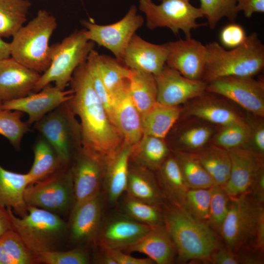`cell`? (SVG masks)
Returning <instances> with one entry per match:
<instances>
[{"label":"cell","mask_w":264,"mask_h":264,"mask_svg":"<svg viewBox=\"0 0 264 264\" xmlns=\"http://www.w3.org/2000/svg\"><path fill=\"white\" fill-rule=\"evenodd\" d=\"M263 216L264 203L250 194L230 199L219 233L223 243L234 252L245 247L256 248L257 227Z\"/></svg>","instance_id":"7"},{"label":"cell","mask_w":264,"mask_h":264,"mask_svg":"<svg viewBox=\"0 0 264 264\" xmlns=\"http://www.w3.org/2000/svg\"><path fill=\"white\" fill-rule=\"evenodd\" d=\"M76 155L70 167L73 183V207L101 192L105 171L103 163L85 154L82 149Z\"/></svg>","instance_id":"20"},{"label":"cell","mask_w":264,"mask_h":264,"mask_svg":"<svg viewBox=\"0 0 264 264\" xmlns=\"http://www.w3.org/2000/svg\"><path fill=\"white\" fill-rule=\"evenodd\" d=\"M166 65L184 77L201 80L207 59V48L200 41L190 38L166 43Z\"/></svg>","instance_id":"15"},{"label":"cell","mask_w":264,"mask_h":264,"mask_svg":"<svg viewBox=\"0 0 264 264\" xmlns=\"http://www.w3.org/2000/svg\"><path fill=\"white\" fill-rule=\"evenodd\" d=\"M104 249V248H103ZM116 264H154L155 263L150 258H137L119 249H106Z\"/></svg>","instance_id":"50"},{"label":"cell","mask_w":264,"mask_h":264,"mask_svg":"<svg viewBox=\"0 0 264 264\" xmlns=\"http://www.w3.org/2000/svg\"><path fill=\"white\" fill-rule=\"evenodd\" d=\"M72 95L71 89H61L49 84L39 91L1 103L4 109L26 113L27 122L31 126L61 104L70 100Z\"/></svg>","instance_id":"16"},{"label":"cell","mask_w":264,"mask_h":264,"mask_svg":"<svg viewBox=\"0 0 264 264\" xmlns=\"http://www.w3.org/2000/svg\"><path fill=\"white\" fill-rule=\"evenodd\" d=\"M95 43L86 37L84 30H76L61 42L50 46L51 64L43 73L33 92L41 90L51 82L65 89L76 68L86 61Z\"/></svg>","instance_id":"6"},{"label":"cell","mask_w":264,"mask_h":264,"mask_svg":"<svg viewBox=\"0 0 264 264\" xmlns=\"http://www.w3.org/2000/svg\"><path fill=\"white\" fill-rule=\"evenodd\" d=\"M212 187L189 189L182 207L194 218L207 224Z\"/></svg>","instance_id":"43"},{"label":"cell","mask_w":264,"mask_h":264,"mask_svg":"<svg viewBox=\"0 0 264 264\" xmlns=\"http://www.w3.org/2000/svg\"><path fill=\"white\" fill-rule=\"evenodd\" d=\"M206 91L229 100L248 113L264 117V82L254 77L227 76L207 83Z\"/></svg>","instance_id":"12"},{"label":"cell","mask_w":264,"mask_h":264,"mask_svg":"<svg viewBox=\"0 0 264 264\" xmlns=\"http://www.w3.org/2000/svg\"><path fill=\"white\" fill-rule=\"evenodd\" d=\"M41 74L10 57L0 61V102L33 92Z\"/></svg>","instance_id":"19"},{"label":"cell","mask_w":264,"mask_h":264,"mask_svg":"<svg viewBox=\"0 0 264 264\" xmlns=\"http://www.w3.org/2000/svg\"><path fill=\"white\" fill-rule=\"evenodd\" d=\"M57 26L53 15L46 10H39L12 36L11 57L30 69L44 73L51 64L49 42Z\"/></svg>","instance_id":"4"},{"label":"cell","mask_w":264,"mask_h":264,"mask_svg":"<svg viewBox=\"0 0 264 264\" xmlns=\"http://www.w3.org/2000/svg\"><path fill=\"white\" fill-rule=\"evenodd\" d=\"M237 12L249 18L255 13L264 12V0H236Z\"/></svg>","instance_id":"51"},{"label":"cell","mask_w":264,"mask_h":264,"mask_svg":"<svg viewBox=\"0 0 264 264\" xmlns=\"http://www.w3.org/2000/svg\"><path fill=\"white\" fill-rule=\"evenodd\" d=\"M220 127L213 135L211 144L228 151L240 148L248 149L250 142L251 130L245 121Z\"/></svg>","instance_id":"39"},{"label":"cell","mask_w":264,"mask_h":264,"mask_svg":"<svg viewBox=\"0 0 264 264\" xmlns=\"http://www.w3.org/2000/svg\"><path fill=\"white\" fill-rule=\"evenodd\" d=\"M104 201L101 192L72 207L69 225L72 242L95 243L103 219Z\"/></svg>","instance_id":"17"},{"label":"cell","mask_w":264,"mask_h":264,"mask_svg":"<svg viewBox=\"0 0 264 264\" xmlns=\"http://www.w3.org/2000/svg\"><path fill=\"white\" fill-rule=\"evenodd\" d=\"M154 76L157 86V101L163 104L178 106L206 91L207 83L205 81L186 78L166 65Z\"/></svg>","instance_id":"14"},{"label":"cell","mask_w":264,"mask_h":264,"mask_svg":"<svg viewBox=\"0 0 264 264\" xmlns=\"http://www.w3.org/2000/svg\"><path fill=\"white\" fill-rule=\"evenodd\" d=\"M144 22L138 14L137 7L132 5L125 16L115 23L100 25L84 20L82 22L88 40L110 50L117 59L122 61L130 41Z\"/></svg>","instance_id":"11"},{"label":"cell","mask_w":264,"mask_h":264,"mask_svg":"<svg viewBox=\"0 0 264 264\" xmlns=\"http://www.w3.org/2000/svg\"><path fill=\"white\" fill-rule=\"evenodd\" d=\"M70 83L73 95L68 103L80 119L82 150L105 165L120 150L123 139L94 90L86 61L76 68Z\"/></svg>","instance_id":"1"},{"label":"cell","mask_w":264,"mask_h":264,"mask_svg":"<svg viewBox=\"0 0 264 264\" xmlns=\"http://www.w3.org/2000/svg\"><path fill=\"white\" fill-rule=\"evenodd\" d=\"M206 46L207 59L202 80L207 83L227 76L254 77L264 68V45L256 32L233 49H226L216 41Z\"/></svg>","instance_id":"3"},{"label":"cell","mask_w":264,"mask_h":264,"mask_svg":"<svg viewBox=\"0 0 264 264\" xmlns=\"http://www.w3.org/2000/svg\"><path fill=\"white\" fill-rule=\"evenodd\" d=\"M33 152L34 161L27 173L30 184L44 178L64 166H67L63 164L52 147L43 137L37 141Z\"/></svg>","instance_id":"34"},{"label":"cell","mask_w":264,"mask_h":264,"mask_svg":"<svg viewBox=\"0 0 264 264\" xmlns=\"http://www.w3.org/2000/svg\"><path fill=\"white\" fill-rule=\"evenodd\" d=\"M34 264L35 255L14 230L0 237V264Z\"/></svg>","instance_id":"38"},{"label":"cell","mask_w":264,"mask_h":264,"mask_svg":"<svg viewBox=\"0 0 264 264\" xmlns=\"http://www.w3.org/2000/svg\"><path fill=\"white\" fill-rule=\"evenodd\" d=\"M264 117L248 113L245 121L251 130L250 142L248 148L261 157L264 156Z\"/></svg>","instance_id":"47"},{"label":"cell","mask_w":264,"mask_h":264,"mask_svg":"<svg viewBox=\"0 0 264 264\" xmlns=\"http://www.w3.org/2000/svg\"><path fill=\"white\" fill-rule=\"evenodd\" d=\"M182 113L179 106H169L157 102L141 114L143 135L164 139Z\"/></svg>","instance_id":"29"},{"label":"cell","mask_w":264,"mask_h":264,"mask_svg":"<svg viewBox=\"0 0 264 264\" xmlns=\"http://www.w3.org/2000/svg\"><path fill=\"white\" fill-rule=\"evenodd\" d=\"M189 189H207L215 183L194 153L176 151L173 155Z\"/></svg>","instance_id":"36"},{"label":"cell","mask_w":264,"mask_h":264,"mask_svg":"<svg viewBox=\"0 0 264 264\" xmlns=\"http://www.w3.org/2000/svg\"><path fill=\"white\" fill-rule=\"evenodd\" d=\"M206 91L201 95L187 102V117L199 119L213 125L225 126L245 121L242 116L224 100Z\"/></svg>","instance_id":"23"},{"label":"cell","mask_w":264,"mask_h":264,"mask_svg":"<svg viewBox=\"0 0 264 264\" xmlns=\"http://www.w3.org/2000/svg\"><path fill=\"white\" fill-rule=\"evenodd\" d=\"M194 154L215 184L223 187L229 178L231 171L229 151L211 144Z\"/></svg>","instance_id":"31"},{"label":"cell","mask_w":264,"mask_h":264,"mask_svg":"<svg viewBox=\"0 0 264 264\" xmlns=\"http://www.w3.org/2000/svg\"><path fill=\"white\" fill-rule=\"evenodd\" d=\"M157 180L164 201L183 207L189 189L174 155H169L157 170Z\"/></svg>","instance_id":"28"},{"label":"cell","mask_w":264,"mask_h":264,"mask_svg":"<svg viewBox=\"0 0 264 264\" xmlns=\"http://www.w3.org/2000/svg\"><path fill=\"white\" fill-rule=\"evenodd\" d=\"M164 139L143 135L132 146L131 157L137 165L151 171H157L169 155L168 147Z\"/></svg>","instance_id":"32"},{"label":"cell","mask_w":264,"mask_h":264,"mask_svg":"<svg viewBox=\"0 0 264 264\" xmlns=\"http://www.w3.org/2000/svg\"><path fill=\"white\" fill-rule=\"evenodd\" d=\"M24 199L27 206L55 214L67 211L74 203L71 167L64 166L44 178L28 185Z\"/></svg>","instance_id":"10"},{"label":"cell","mask_w":264,"mask_h":264,"mask_svg":"<svg viewBox=\"0 0 264 264\" xmlns=\"http://www.w3.org/2000/svg\"><path fill=\"white\" fill-rule=\"evenodd\" d=\"M156 4L152 0H140L139 8L146 18V25L150 30L167 27L176 35L183 32L185 38L191 37V32L204 24L197 20L204 18L199 7L193 5L191 0H159Z\"/></svg>","instance_id":"9"},{"label":"cell","mask_w":264,"mask_h":264,"mask_svg":"<svg viewBox=\"0 0 264 264\" xmlns=\"http://www.w3.org/2000/svg\"><path fill=\"white\" fill-rule=\"evenodd\" d=\"M230 200L222 186L215 184L212 187L208 224L218 235L226 217Z\"/></svg>","instance_id":"44"},{"label":"cell","mask_w":264,"mask_h":264,"mask_svg":"<svg viewBox=\"0 0 264 264\" xmlns=\"http://www.w3.org/2000/svg\"><path fill=\"white\" fill-rule=\"evenodd\" d=\"M187 123L177 135L178 151L195 153L208 145L215 132L213 125L199 119Z\"/></svg>","instance_id":"37"},{"label":"cell","mask_w":264,"mask_h":264,"mask_svg":"<svg viewBox=\"0 0 264 264\" xmlns=\"http://www.w3.org/2000/svg\"><path fill=\"white\" fill-rule=\"evenodd\" d=\"M152 228L123 213L114 214L103 219L95 243L102 248L123 250L137 242Z\"/></svg>","instance_id":"13"},{"label":"cell","mask_w":264,"mask_h":264,"mask_svg":"<svg viewBox=\"0 0 264 264\" xmlns=\"http://www.w3.org/2000/svg\"><path fill=\"white\" fill-rule=\"evenodd\" d=\"M114 101L113 125L124 144L133 146L143 135L141 115L133 103L128 82L112 96Z\"/></svg>","instance_id":"22"},{"label":"cell","mask_w":264,"mask_h":264,"mask_svg":"<svg viewBox=\"0 0 264 264\" xmlns=\"http://www.w3.org/2000/svg\"><path fill=\"white\" fill-rule=\"evenodd\" d=\"M13 229L34 255L56 250L65 235L67 224L57 214L32 206H28L27 214L17 217L7 207Z\"/></svg>","instance_id":"5"},{"label":"cell","mask_w":264,"mask_h":264,"mask_svg":"<svg viewBox=\"0 0 264 264\" xmlns=\"http://www.w3.org/2000/svg\"><path fill=\"white\" fill-rule=\"evenodd\" d=\"M31 6L28 0H0V37L13 36L23 25Z\"/></svg>","instance_id":"35"},{"label":"cell","mask_w":264,"mask_h":264,"mask_svg":"<svg viewBox=\"0 0 264 264\" xmlns=\"http://www.w3.org/2000/svg\"><path fill=\"white\" fill-rule=\"evenodd\" d=\"M90 53L106 89L112 97L129 81L131 69L115 57L101 55L94 49Z\"/></svg>","instance_id":"30"},{"label":"cell","mask_w":264,"mask_h":264,"mask_svg":"<svg viewBox=\"0 0 264 264\" xmlns=\"http://www.w3.org/2000/svg\"><path fill=\"white\" fill-rule=\"evenodd\" d=\"M86 62L94 90L104 107L110 121L113 125V99L106 89L99 75L94 61L90 53Z\"/></svg>","instance_id":"46"},{"label":"cell","mask_w":264,"mask_h":264,"mask_svg":"<svg viewBox=\"0 0 264 264\" xmlns=\"http://www.w3.org/2000/svg\"><path fill=\"white\" fill-rule=\"evenodd\" d=\"M13 229L12 221L7 208L0 204V237Z\"/></svg>","instance_id":"53"},{"label":"cell","mask_w":264,"mask_h":264,"mask_svg":"<svg viewBox=\"0 0 264 264\" xmlns=\"http://www.w3.org/2000/svg\"><path fill=\"white\" fill-rule=\"evenodd\" d=\"M132 146L123 145L105 166L103 188L108 201L116 202L126 192Z\"/></svg>","instance_id":"25"},{"label":"cell","mask_w":264,"mask_h":264,"mask_svg":"<svg viewBox=\"0 0 264 264\" xmlns=\"http://www.w3.org/2000/svg\"><path fill=\"white\" fill-rule=\"evenodd\" d=\"M31 183L29 175L18 173L0 165V204L10 208L19 217L27 213L28 206L24 199L25 189Z\"/></svg>","instance_id":"26"},{"label":"cell","mask_w":264,"mask_h":264,"mask_svg":"<svg viewBox=\"0 0 264 264\" xmlns=\"http://www.w3.org/2000/svg\"><path fill=\"white\" fill-rule=\"evenodd\" d=\"M166 44H154L134 34L125 51L122 62L130 69L158 74L166 65Z\"/></svg>","instance_id":"21"},{"label":"cell","mask_w":264,"mask_h":264,"mask_svg":"<svg viewBox=\"0 0 264 264\" xmlns=\"http://www.w3.org/2000/svg\"><path fill=\"white\" fill-rule=\"evenodd\" d=\"M212 264H240L237 252L221 243L212 252L205 262Z\"/></svg>","instance_id":"49"},{"label":"cell","mask_w":264,"mask_h":264,"mask_svg":"<svg viewBox=\"0 0 264 264\" xmlns=\"http://www.w3.org/2000/svg\"><path fill=\"white\" fill-rule=\"evenodd\" d=\"M231 167L229 178L222 187L230 199L249 194L254 178L264 165V157L251 150L240 148L229 151Z\"/></svg>","instance_id":"18"},{"label":"cell","mask_w":264,"mask_h":264,"mask_svg":"<svg viewBox=\"0 0 264 264\" xmlns=\"http://www.w3.org/2000/svg\"><path fill=\"white\" fill-rule=\"evenodd\" d=\"M122 251L144 254L158 264H173L176 256L175 244L164 224L152 228L137 242Z\"/></svg>","instance_id":"24"},{"label":"cell","mask_w":264,"mask_h":264,"mask_svg":"<svg viewBox=\"0 0 264 264\" xmlns=\"http://www.w3.org/2000/svg\"><path fill=\"white\" fill-rule=\"evenodd\" d=\"M151 171L137 164L130 165L126 192L130 197L162 207L164 199L157 178Z\"/></svg>","instance_id":"27"},{"label":"cell","mask_w":264,"mask_h":264,"mask_svg":"<svg viewBox=\"0 0 264 264\" xmlns=\"http://www.w3.org/2000/svg\"><path fill=\"white\" fill-rule=\"evenodd\" d=\"M101 252L95 258V262L100 264H116V262L105 249L100 248Z\"/></svg>","instance_id":"54"},{"label":"cell","mask_w":264,"mask_h":264,"mask_svg":"<svg viewBox=\"0 0 264 264\" xmlns=\"http://www.w3.org/2000/svg\"><path fill=\"white\" fill-rule=\"evenodd\" d=\"M162 208L164 224L175 244L178 262L205 263L220 243L218 235L182 207L164 202Z\"/></svg>","instance_id":"2"},{"label":"cell","mask_w":264,"mask_h":264,"mask_svg":"<svg viewBox=\"0 0 264 264\" xmlns=\"http://www.w3.org/2000/svg\"><path fill=\"white\" fill-rule=\"evenodd\" d=\"M68 101L48 113L34 124L38 131L52 147L65 166H70L74 152L82 144L80 124L74 118Z\"/></svg>","instance_id":"8"},{"label":"cell","mask_w":264,"mask_h":264,"mask_svg":"<svg viewBox=\"0 0 264 264\" xmlns=\"http://www.w3.org/2000/svg\"><path fill=\"white\" fill-rule=\"evenodd\" d=\"M249 194L258 201L264 202V166L257 173L252 184Z\"/></svg>","instance_id":"52"},{"label":"cell","mask_w":264,"mask_h":264,"mask_svg":"<svg viewBox=\"0 0 264 264\" xmlns=\"http://www.w3.org/2000/svg\"><path fill=\"white\" fill-rule=\"evenodd\" d=\"M22 112L4 109L0 102V134L6 138L17 150L23 137L30 131L27 121H22Z\"/></svg>","instance_id":"41"},{"label":"cell","mask_w":264,"mask_h":264,"mask_svg":"<svg viewBox=\"0 0 264 264\" xmlns=\"http://www.w3.org/2000/svg\"><path fill=\"white\" fill-rule=\"evenodd\" d=\"M247 36L244 28L241 24L231 22L221 29L219 40L223 47L230 49L242 44Z\"/></svg>","instance_id":"48"},{"label":"cell","mask_w":264,"mask_h":264,"mask_svg":"<svg viewBox=\"0 0 264 264\" xmlns=\"http://www.w3.org/2000/svg\"><path fill=\"white\" fill-rule=\"evenodd\" d=\"M129 78L132 100L141 115L151 108L157 101V86L154 75L131 69Z\"/></svg>","instance_id":"33"},{"label":"cell","mask_w":264,"mask_h":264,"mask_svg":"<svg viewBox=\"0 0 264 264\" xmlns=\"http://www.w3.org/2000/svg\"><path fill=\"white\" fill-rule=\"evenodd\" d=\"M11 56L10 44L0 37V61Z\"/></svg>","instance_id":"55"},{"label":"cell","mask_w":264,"mask_h":264,"mask_svg":"<svg viewBox=\"0 0 264 264\" xmlns=\"http://www.w3.org/2000/svg\"><path fill=\"white\" fill-rule=\"evenodd\" d=\"M35 257L37 263L45 264H87L89 263L88 254L80 248L64 251H48L40 253Z\"/></svg>","instance_id":"45"},{"label":"cell","mask_w":264,"mask_h":264,"mask_svg":"<svg viewBox=\"0 0 264 264\" xmlns=\"http://www.w3.org/2000/svg\"><path fill=\"white\" fill-rule=\"evenodd\" d=\"M123 213L151 227L164 224L162 208L126 195L122 204Z\"/></svg>","instance_id":"40"},{"label":"cell","mask_w":264,"mask_h":264,"mask_svg":"<svg viewBox=\"0 0 264 264\" xmlns=\"http://www.w3.org/2000/svg\"><path fill=\"white\" fill-rule=\"evenodd\" d=\"M200 7L204 17L212 29L223 18L234 22L238 12L236 9V0H199Z\"/></svg>","instance_id":"42"}]
</instances>
